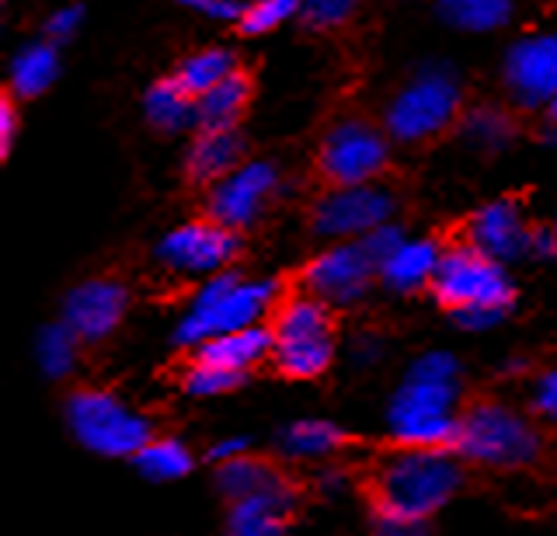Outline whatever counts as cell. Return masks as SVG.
Wrapping results in <instances>:
<instances>
[{
  "label": "cell",
  "instance_id": "6da1fadb",
  "mask_svg": "<svg viewBox=\"0 0 557 536\" xmlns=\"http://www.w3.org/2000/svg\"><path fill=\"white\" fill-rule=\"evenodd\" d=\"M463 488V460L457 449L394 446L370 474V498L376 512L432 519Z\"/></svg>",
  "mask_w": 557,
  "mask_h": 536
},
{
  "label": "cell",
  "instance_id": "7a4b0ae2",
  "mask_svg": "<svg viewBox=\"0 0 557 536\" xmlns=\"http://www.w3.org/2000/svg\"><path fill=\"white\" fill-rule=\"evenodd\" d=\"M443 240L440 269L432 275L429 292L460 327H492L505 321L516 303V286L509 283L502 262L481 248L467 245L463 237L449 234L446 227L435 234Z\"/></svg>",
  "mask_w": 557,
  "mask_h": 536
},
{
  "label": "cell",
  "instance_id": "3957f363",
  "mask_svg": "<svg viewBox=\"0 0 557 536\" xmlns=\"http://www.w3.org/2000/svg\"><path fill=\"white\" fill-rule=\"evenodd\" d=\"M394 175L391 133L366 112H338L310 150V192L370 185Z\"/></svg>",
  "mask_w": 557,
  "mask_h": 536
},
{
  "label": "cell",
  "instance_id": "277c9868",
  "mask_svg": "<svg viewBox=\"0 0 557 536\" xmlns=\"http://www.w3.org/2000/svg\"><path fill=\"white\" fill-rule=\"evenodd\" d=\"M335 307L278 279V297L265 324L272 327V366L286 379H318L335 362Z\"/></svg>",
  "mask_w": 557,
  "mask_h": 536
},
{
  "label": "cell",
  "instance_id": "5b68a950",
  "mask_svg": "<svg viewBox=\"0 0 557 536\" xmlns=\"http://www.w3.org/2000/svg\"><path fill=\"white\" fill-rule=\"evenodd\" d=\"M467 112L470 105L460 77L449 66L432 63L422 66L414 77H408L387 98V105L380 112V123L391 133V140L425 150L446 140V136L460 133Z\"/></svg>",
  "mask_w": 557,
  "mask_h": 536
},
{
  "label": "cell",
  "instance_id": "8992f818",
  "mask_svg": "<svg viewBox=\"0 0 557 536\" xmlns=\"http://www.w3.org/2000/svg\"><path fill=\"white\" fill-rule=\"evenodd\" d=\"M453 449L467 463L492 466V471H519V466H530L540 457L544 436H540L530 414L484 397V401H474L460 411Z\"/></svg>",
  "mask_w": 557,
  "mask_h": 536
},
{
  "label": "cell",
  "instance_id": "52a82bcc",
  "mask_svg": "<svg viewBox=\"0 0 557 536\" xmlns=\"http://www.w3.org/2000/svg\"><path fill=\"white\" fill-rule=\"evenodd\" d=\"M275 297H278V279L248 283L240 272H216L206 286H199L196 300H191L174 338H178V345H185V349H196V345L216 335L261 324L269 317Z\"/></svg>",
  "mask_w": 557,
  "mask_h": 536
},
{
  "label": "cell",
  "instance_id": "ba28073f",
  "mask_svg": "<svg viewBox=\"0 0 557 536\" xmlns=\"http://www.w3.org/2000/svg\"><path fill=\"white\" fill-rule=\"evenodd\" d=\"M460 379H435L411 373L397 387L387 425L394 446H425V449H453L460 425Z\"/></svg>",
  "mask_w": 557,
  "mask_h": 536
},
{
  "label": "cell",
  "instance_id": "9c48e42d",
  "mask_svg": "<svg viewBox=\"0 0 557 536\" xmlns=\"http://www.w3.org/2000/svg\"><path fill=\"white\" fill-rule=\"evenodd\" d=\"M66 425L74 432V439L87 453L104 460H133L139 449L153 439V425L139 411H133L122 397L81 387L66 397Z\"/></svg>",
  "mask_w": 557,
  "mask_h": 536
},
{
  "label": "cell",
  "instance_id": "30bf717a",
  "mask_svg": "<svg viewBox=\"0 0 557 536\" xmlns=\"http://www.w3.org/2000/svg\"><path fill=\"white\" fill-rule=\"evenodd\" d=\"M400 205H405V199H400V192L387 182L310 192L307 227L318 237L359 240L366 234H373L376 227H383V223H394Z\"/></svg>",
  "mask_w": 557,
  "mask_h": 536
},
{
  "label": "cell",
  "instance_id": "8fae6325",
  "mask_svg": "<svg viewBox=\"0 0 557 536\" xmlns=\"http://www.w3.org/2000/svg\"><path fill=\"white\" fill-rule=\"evenodd\" d=\"M380 269L383 265L376 262V254L366 248V240L359 237V240H345L338 248L313 254L286 283L300 286L304 292L324 300L327 307H352L380 279Z\"/></svg>",
  "mask_w": 557,
  "mask_h": 536
},
{
  "label": "cell",
  "instance_id": "7c38bea8",
  "mask_svg": "<svg viewBox=\"0 0 557 536\" xmlns=\"http://www.w3.org/2000/svg\"><path fill=\"white\" fill-rule=\"evenodd\" d=\"M278 192V171L269 161H244L223 182L199 192V216L231 230H248Z\"/></svg>",
  "mask_w": 557,
  "mask_h": 536
},
{
  "label": "cell",
  "instance_id": "4fadbf2b",
  "mask_svg": "<svg viewBox=\"0 0 557 536\" xmlns=\"http://www.w3.org/2000/svg\"><path fill=\"white\" fill-rule=\"evenodd\" d=\"M240 251H244L240 230L223 227V223H216V220L196 216V220H188L185 227L171 230L161 240L157 258H161V262L171 272L199 275V272H220V269H226Z\"/></svg>",
  "mask_w": 557,
  "mask_h": 536
},
{
  "label": "cell",
  "instance_id": "5bb4252c",
  "mask_svg": "<svg viewBox=\"0 0 557 536\" xmlns=\"http://www.w3.org/2000/svg\"><path fill=\"white\" fill-rule=\"evenodd\" d=\"M449 234L463 237L467 245L481 248L484 254H492L495 262H516V258L533 251V230L536 223H527L522 205L516 199H498L484 210L470 213L467 220L446 227Z\"/></svg>",
  "mask_w": 557,
  "mask_h": 536
},
{
  "label": "cell",
  "instance_id": "9a60e30c",
  "mask_svg": "<svg viewBox=\"0 0 557 536\" xmlns=\"http://www.w3.org/2000/svg\"><path fill=\"white\" fill-rule=\"evenodd\" d=\"M129 310V289L112 275H95L74 286L63 300V324L81 338V345H98L115 335Z\"/></svg>",
  "mask_w": 557,
  "mask_h": 536
},
{
  "label": "cell",
  "instance_id": "2e32d148",
  "mask_svg": "<svg viewBox=\"0 0 557 536\" xmlns=\"http://www.w3.org/2000/svg\"><path fill=\"white\" fill-rule=\"evenodd\" d=\"M216 488L231 501H278V506H296V488L289 474L269 457L244 453L237 460L216 463Z\"/></svg>",
  "mask_w": 557,
  "mask_h": 536
},
{
  "label": "cell",
  "instance_id": "e0dca14e",
  "mask_svg": "<svg viewBox=\"0 0 557 536\" xmlns=\"http://www.w3.org/2000/svg\"><path fill=\"white\" fill-rule=\"evenodd\" d=\"M505 84L519 105H544L557 98V36L519 42L505 60Z\"/></svg>",
  "mask_w": 557,
  "mask_h": 536
},
{
  "label": "cell",
  "instance_id": "ac0fdd59",
  "mask_svg": "<svg viewBox=\"0 0 557 536\" xmlns=\"http://www.w3.org/2000/svg\"><path fill=\"white\" fill-rule=\"evenodd\" d=\"M244 153H248V144L240 129H196L185 153L182 182L196 192H206L244 164Z\"/></svg>",
  "mask_w": 557,
  "mask_h": 536
},
{
  "label": "cell",
  "instance_id": "d6986e66",
  "mask_svg": "<svg viewBox=\"0 0 557 536\" xmlns=\"http://www.w3.org/2000/svg\"><path fill=\"white\" fill-rule=\"evenodd\" d=\"M255 66L237 63V71H231L196 101V129H237L255 101Z\"/></svg>",
  "mask_w": 557,
  "mask_h": 536
},
{
  "label": "cell",
  "instance_id": "ffe728a7",
  "mask_svg": "<svg viewBox=\"0 0 557 536\" xmlns=\"http://www.w3.org/2000/svg\"><path fill=\"white\" fill-rule=\"evenodd\" d=\"M191 359L213 362V366L248 376L255 366L272 359V327L261 321L251 327H237V332L216 335V338L196 345V349H191Z\"/></svg>",
  "mask_w": 557,
  "mask_h": 536
},
{
  "label": "cell",
  "instance_id": "44dd1931",
  "mask_svg": "<svg viewBox=\"0 0 557 536\" xmlns=\"http://www.w3.org/2000/svg\"><path fill=\"white\" fill-rule=\"evenodd\" d=\"M443 258V240L425 237V240H405L380 269V283L391 286L394 292H418L432 286V275L440 269Z\"/></svg>",
  "mask_w": 557,
  "mask_h": 536
},
{
  "label": "cell",
  "instance_id": "7402d4cb",
  "mask_svg": "<svg viewBox=\"0 0 557 536\" xmlns=\"http://www.w3.org/2000/svg\"><path fill=\"white\" fill-rule=\"evenodd\" d=\"M348 442L345 428H338L327 419H300L278 432V457L286 463H321L342 453V446Z\"/></svg>",
  "mask_w": 557,
  "mask_h": 536
},
{
  "label": "cell",
  "instance_id": "603a6c76",
  "mask_svg": "<svg viewBox=\"0 0 557 536\" xmlns=\"http://www.w3.org/2000/svg\"><path fill=\"white\" fill-rule=\"evenodd\" d=\"M289 506L278 501H234L223 536H289Z\"/></svg>",
  "mask_w": 557,
  "mask_h": 536
},
{
  "label": "cell",
  "instance_id": "cb8c5ba5",
  "mask_svg": "<svg viewBox=\"0 0 557 536\" xmlns=\"http://www.w3.org/2000/svg\"><path fill=\"white\" fill-rule=\"evenodd\" d=\"M133 463H136V471L144 474L147 481L171 484V481H182L185 474H191V466H196V457H191V449H188L182 439L153 436V439L133 457Z\"/></svg>",
  "mask_w": 557,
  "mask_h": 536
},
{
  "label": "cell",
  "instance_id": "d4e9b609",
  "mask_svg": "<svg viewBox=\"0 0 557 536\" xmlns=\"http://www.w3.org/2000/svg\"><path fill=\"white\" fill-rule=\"evenodd\" d=\"M147 119L153 129H164V133L196 126V98H191L174 77H164L147 91Z\"/></svg>",
  "mask_w": 557,
  "mask_h": 536
},
{
  "label": "cell",
  "instance_id": "484cf974",
  "mask_svg": "<svg viewBox=\"0 0 557 536\" xmlns=\"http://www.w3.org/2000/svg\"><path fill=\"white\" fill-rule=\"evenodd\" d=\"M57 46L52 42H39V46H28L22 57L14 60V66H11V80H8V88L22 98V101H28V98H39L49 84H52V77H57Z\"/></svg>",
  "mask_w": 557,
  "mask_h": 536
},
{
  "label": "cell",
  "instance_id": "4316f807",
  "mask_svg": "<svg viewBox=\"0 0 557 536\" xmlns=\"http://www.w3.org/2000/svg\"><path fill=\"white\" fill-rule=\"evenodd\" d=\"M237 63L240 60L234 53H226V49H202V53L188 57V60H182L178 66H174L171 77L178 80L182 88L199 101L209 88H216V84L226 74L237 71Z\"/></svg>",
  "mask_w": 557,
  "mask_h": 536
},
{
  "label": "cell",
  "instance_id": "83f0119b",
  "mask_svg": "<svg viewBox=\"0 0 557 536\" xmlns=\"http://www.w3.org/2000/svg\"><path fill=\"white\" fill-rule=\"evenodd\" d=\"M519 129H522L519 115L512 109H505V105H470V112L463 115V123H460V133H467L470 140L487 147V150L509 144Z\"/></svg>",
  "mask_w": 557,
  "mask_h": 536
},
{
  "label": "cell",
  "instance_id": "f1b7e54d",
  "mask_svg": "<svg viewBox=\"0 0 557 536\" xmlns=\"http://www.w3.org/2000/svg\"><path fill=\"white\" fill-rule=\"evenodd\" d=\"M77 356H81V338L70 332L63 321L49 324L39 332V341H35V359H39V370L49 379H63V376L74 373Z\"/></svg>",
  "mask_w": 557,
  "mask_h": 536
},
{
  "label": "cell",
  "instance_id": "f546056e",
  "mask_svg": "<svg viewBox=\"0 0 557 536\" xmlns=\"http://www.w3.org/2000/svg\"><path fill=\"white\" fill-rule=\"evenodd\" d=\"M300 8H304V0H251L240 18L234 22V32L244 39L265 36V32L289 22L293 14H300Z\"/></svg>",
  "mask_w": 557,
  "mask_h": 536
},
{
  "label": "cell",
  "instance_id": "4dcf8cb0",
  "mask_svg": "<svg viewBox=\"0 0 557 536\" xmlns=\"http://www.w3.org/2000/svg\"><path fill=\"white\" fill-rule=\"evenodd\" d=\"M512 11V0H446L443 4V14L449 25L457 28H495L509 18Z\"/></svg>",
  "mask_w": 557,
  "mask_h": 536
},
{
  "label": "cell",
  "instance_id": "1f68e13d",
  "mask_svg": "<svg viewBox=\"0 0 557 536\" xmlns=\"http://www.w3.org/2000/svg\"><path fill=\"white\" fill-rule=\"evenodd\" d=\"M362 0H307L300 8V28L310 36H331L356 18Z\"/></svg>",
  "mask_w": 557,
  "mask_h": 536
},
{
  "label": "cell",
  "instance_id": "d6a6232c",
  "mask_svg": "<svg viewBox=\"0 0 557 536\" xmlns=\"http://www.w3.org/2000/svg\"><path fill=\"white\" fill-rule=\"evenodd\" d=\"M244 373H234V370H223V366H213V362H202V359H191L188 370L182 376V387L191 394V397H220L226 390H237L244 384Z\"/></svg>",
  "mask_w": 557,
  "mask_h": 536
},
{
  "label": "cell",
  "instance_id": "836d02e7",
  "mask_svg": "<svg viewBox=\"0 0 557 536\" xmlns=\"http://www.w3.org/2000/svg\"><path fill=\"white\" fill-rule=\"evenodd\" d=\"M373 536H432V526H429V519L376 512L373 515Z\"/></svg>",
  "mask_w": 557,
  "mask_h": 536
},
{
  "label": "cell",
  "instance_id": "e575fe53",
  "mask_svg": "<svg viewBox=\"0 0 557 536\" xmlns=\"http://www.w3.org/2000/svg\"><path fill=\"white\" fill-rule=\"evenodd\" d=\"M530 408H533V414L540 422L557 425V370H547V373L536 376Z\"/></svg>",
  "mask_w": 557,
  "mask_h": 536
},
{
  "label": "cell",
  "instance_id": "d590c367",
  "mask_svg": "<svg viewBox=\"0 0 557 536\" xmlns=\"http://www.w3.org/2000/svg\"><path fill=\"white\" fill-rule=\"evenodd\" d=\"M17 105H22V98L11 88H4V95H0V153H4V158L17 140Z\"/></svg>",
  "mask_w": 557,
  "mask_h": 536
},
{
  "label": "cell",
  "instance_id": "8d00e7d4",
  "mask_svg": "<svg viewBox=\"0 0 557 536\" xmlns=\"http://www.w3.org/2000/svg\"><path fill=\"white\" fill-rule=\"evenodd\" d=\"M178 4H188L196 8L202 14H209V18H220V22H237L244 14V0H178Z\"/></svg>",
  "mask_w": 557,
  "mask_h": 536
},
{
  "label": "cell",
  "instance_id": "74e56055",
  "mask_svg": "<svg viewBox=\"0 0 557 536\" xmlns=\"http://www.w3.org/2000/svg\"><path fill=\"white\" fill-rule=\"evenodd\" d=\"M244 453H251V442L244 436H226V439H216L213 446H209L206 460L216 466V463H226V460H237Z\"/></svg>",
  "mask_w": 557,
  "mask_h": 536
},
{
  "label": "cell",
  "instance_id": "f35d334b",
  "mask_svg": "<svg viewBox=\"0 0 557 536\" xmlns=\"http://www.w3.org/2000/svg\"><path fill=\"white\" fill-rule=\"evenodd\" d=\"M77 18H81V8H66L60 14H52V22H49V42L57 46V42L70 39V32L77 28Z\"/></svg>",
  "mask_w": 557,
  "mask_h": 536
},
{
  "label": "cell",
  "instance_id": "ab89813d",
  "mask_svg": "<svg viewBox=\"0 0 557 536\" xmlns=\"http://www.w3.org/2000/svg\"><path fill=\"white\" fill-rule=\"evenodd\" d=\"M318 488L327 491V495H342L348 488V477L338 471V466H327V471L318 474Z\"/></svg>",
  "mask_w": 557,
  "mask_h": 536
},
{
  "label": "cell",
  "instance_id": "60d3db41",
  "mask_svg": "<svg viewBox=\"0 0 557 536\" xmlns=\"http://www.w3.org/2000/svg\"><path fill=\"white\" fill-rule=\"evenodd\" d=\"M550 115L557 119V98H554V105H550Z\"/></svg>",
  "mask_w": 557,
  "mask_h": 536
}]
</instances>
